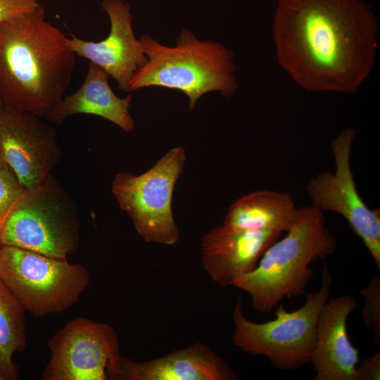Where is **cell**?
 <instances>
[{
    "mask_svg": "<svg viewBox=\"0 0 380 380\" xmlns=\"http://www.w3.org/2000/svg\"><path fill=\"white\" fill-rule=\"evenodd\" d=\"M377 33L360 0H278L273 19L279 65L314 92L356 91L373 68Z\"/></svg>",
    "mask_w": 380,
    "mask_h": 380,
    "instance_id": "6da1fadb",
    "label": "cell"
},
{
    "mask_svg": "<svg viewBox=\"0 0 380 380\" xmlns=\"http://www.w3.org/2000/svg\"><path fill=\"white\" fill-rule=\"evenodd\" d=\"M75 56L42 6L0 24L2 108L45 117L65 96Z\"/></svg>",
    "mask_w": 380,
    "mask_h": 380,
    "instance_id": "7a4b0ae2",
    "label": "cell"
},
{
    "mask_svg": "<svg viewBox=\"0 0 380 380\" xmlns=\"http://www.w3.org/2000/svg\"><path fill=\"white\" fill-rule=\"evenodd\" d=\"M287 232L264 252L253 271L233 284L251 296L255 311L269 312L285 297L305 294L312 277L310 265L333 254L337 246L324 212L312 205L298 208Z\"/></svg>",
    "mask_w": 380,
    "mask_h": 380,
    "instance_id": "3957f363",
    "label": "cell"
},
{
    "mask_svg": "<svg viewBox=\"0 0 380 380\" xmlns=\"http://www.w3.org/2000/svg\"><path fill=\"white\" fill-rule=\"evenodd\" d=\"M139 41L147 61L135 73L132 91L151 86L179 90L188 96L191 111L203 94L219 91L229 97L238 88L233 53L220 42L200 41L186 30L174 47L148 35Z\"/></svg>",
    "mask_w": 380,
    "mask_h": 380,
    "instance_id": "277c9868",
    "label": "cell"
},
{
    "mask_svg": "<svg viewBox=\"0 0 380 380\" xmlns=\"http://www.w3.org/2000/svg\"><path fill=\"white\" fill-rule=\"evenodd\" d=\"M0 242L60 260L77 251V206L52 174L24 189L0 229Z\"/></svg>",
    "mask_w": 380,
    "mask_h": 380,
    "instance_id": "5b68a950",
    "label": "cell"
},
{
    "mask_svg": "<svg viewBox=\"0 0 380 380\" xmlns=\"http://www.w3.org/2000/svg\"><path fill=\"white\" fill-rule=\"evenodd\" d=\"M331 283V274L324 265L320 288L306 294L301 308L289 312L281 303L275 312L276 318L265 323L248 319L238 296L232 312L234 344L250 355L266 357L280 369L297 370L310 362L319 315L329 298Z\"/></svg>",
    "mask_w": 380,
    "mask_h": 380,
    "instance_id": "8992f818",
    "label": "cell"
},
{
    "mask_svg": "<svg viewBox=\"0 0 380 380\" xmlns=\"http://www.w3.org/2000/svg\"><path fill=\"white\" fill-rule=\"evenodd\" d=\"M0 279L37 317L65 311L89 284L88 270L81 264L8 246L0 252Z\"/></svg>",
    "mask_w": 380,
    "mask_h": 380,
    "instance_id": "52a82bcc",
    "label": "cell"
},
{
    "mask_svg": "<svg viewBox=\"0 0 380 380\" xmlns=\"http://www.w3.org/2000/svg\"><path fill=\"white\" fill-rule=\"evenodd\" d=\"M185 161V150L177 146L139 175L122 171L115 176L112 193L146 242L173 245L179 240L172 200Z\"/></svg>",
    "mask_w": 380,
    "mask_h": 380,
    "instance_id": "ba28073f",
    "label": "cell"
},
{
    "mask_svg": "<svg viewBox=\"0 0 380 380\" xmlns=\"http://www.w3.org/2000/svg\"><path fill=\"white\" fill-rule=\"evenodd\" d=\"M43 380H113L120 356L118 334L108 324L77 317L48 343Z\"/></svg>",
    "mask_w": 380,
    "mask_h": 380,
    "instance_id": "9c48e42d",
    "label": "cell"
},
{
    "mask_svg": "<svg viewBox=\"0 0 380 380\" xmlns=\"http://www.w3.org/2000/svg\"><path fill=\"white\" fill-rule=\"evenodd\" d=\"M356 131L343 129L331 143L335 171L312 178L307 191L312 205L322 211L340 214L361 239L380 270V211L371 210L358 194L350 166V153Z\"/></svg>",
    "mask_w": 380,
    "mask_h": 380,
    "instance_id": "30bf717a",
    "label": "cell"
},
{
    "mask_svg": "<svg viewBox=\"0 0 380 380\" xmlns=\"http://www.w3.org/2000/svg\"><path fill=\"white\" fill-rule=\"evenodd\" d=\"M0 153L25 189L42 183L59 163L55 129L34 114L0 108Z\"/></svg>",
    "mask_w": 380,
    "mask_h": 380,
    "instance_id": "8fae6325",
    "label": "cell"
},
{
    "mask_svg": "<svg viewBox=\"0 0 380 380\" xmlns=\"http://www.w3.org/2000/svg\"><path fill=\"white\" fill-rule=\"evenodd\" d=\"M103 10L109 17L110 30L102 41H86L71 34L68 45L75 56L84 58L106 71L119 89L130 92L131 82L147 61L144 48L132 30L129 6L124 0H103Z\"/></svg>",
    "mask_w": 380,
    "mask_h": 380,
    "instance_id": "7c38bea8",
    "label": "cell"
},
{
    "mask_svg": "<svg viewBox=\"0 0 380 380\" xmlns=\"http://www.w3.org/2000/svg\"><path fill=\"white\" fill-rule=\"evenodd\" d=\"M281 232L274 230L229 231L222 225L210 229L201 241V260L210 277L222 287L253 271L264 252Z\"/></svg>",
    "mask_w": 380,
    "mask_h": 380,
    "instance_id": "4fadbf2b",
    "label": "cell"
},
{
    "mask_svg": "<svg viewBox=\"0 0 380 380\" xmlns=\"http://www.w3.org/2000/svg\"><path fill=\"white\" fill-rule=\"evenodd\" d=\"M358 306L351 296L328 298L317 320L316 341L310 362L315 380H356L359 350L350 341L346 322Z\"/></svg>",
    "mask_w": 380,
    "mask_h": 380,
    "instance_id": "5bb4252c",
    "label": "cell"
},
{
    "mask_svg": "<svg viewBox=\"0 0 380 380\" xmlns=\"http://www.w3.org/2000/svg\"><path fill=\"white\" fill-rule=\"evenodd\" d=\"M229 363L202 343L147 361L120 356L113 380H235Z\"/></svg>",
    "mask_w": 380,
    "mask_h": 380,
    "instance_id": "9a60e30c",
    "label": "cell"
},
{
    "mask_svg": "<svg viewBox=\"0 0 380 380\" xmlns=\"http://www.w3.org/2000/svg\"><path fill=\"white\" fill-rule=\"evenodd\" d=\"M109 75L89 62L87 73L80 87L72 94L65 95L44 117L56 125L76 114H90L106 119L124 132L133 130L134 122L129 108L132 95L119 98L108 84Z\"/></svg>",
    "mask_w": 380,
    "mask_h": 380,
    "instance_id": "2e32d148",
    "label": "cell"
},
{
    "mask_svg": "<svg viewBox=\"0 0 380 380\" xmlns=\"http://www.w3.org/2000/svg\"><path fill=\"white\" fill-rule=\"evenodd\" d=\"M298 213L291 195L257 191L241 196L229 208L222 226L229 231L288 232Z\"/></svg>",
    "mask_w": 380,
    "mask_h": 380,
    "instance_id": "e0dca14e",
    "label": "cell"
},
{
    "mask_svg": "<svg viewBox=\"0 0 380 380\" xmlns=\"http://www.w3.org/2000/svg\"><path fill=\"white\" fill-rule=\"evenodd\" d=\"M25 310L0 279V368L6 380L19 379V369L13 360L27 343Z\"/></svg>",
    "mask_w": 380,
    "mask_h": 380,
    "instance_id": "ac0fdd59",
    "label": "cell"
},
{
    "mask_svg": "<svg viewBox=\"0 0 380 380\" xmlns=\"http://www.w3.org/2000/svg\"><path fill=\"white\" fill-rule=\"evenodd\" d=\"M360 293L365 298L362 318L366 328L374 333L375 343L380 346V276L372 279Z\"/></svg>",
    "mask_w": 380,
    "mask_h": 380,
    "instance_id": "d6986e66",
    "label": "cell"
},
{
    "mask_svg": "<svg viewBox=\"0 0 380 380\" xmlns=\"http://www.w3.org/2000/svg\"><path fill=\"white\" fill-rule=\"evenodd\" d=\"M24 189L11 167L0 168V229Z\"/></svg>",
    "mask_w": 380,
    "mask_h": 380,
    "instance_id": "ffe728a7",
    "label": "cell"
},
{
    "mask_svg": "<svg viewBox=\"0 0 380 380\" xmlns=\"http://www.w3.org/2000/svg\"><path fill=\"white\" fill-rule=\"evenodd\" d=\"M40 6L39 0H0V24L33 12Z\"/></svg>",
    "mask_w": 380,
    "mask_h": 380,
    "instance_id": "44dd1931",
    "label": "cell"
},
{
    "mask_svg": "<svg viewBox=\"0 0 380 380\" xmlns=\"http://www.w3.org/2000/svg\"><path fill=\"white\" fill-rule=\"evenodd\" d=\"M356 367V380H379L380 379V352L359 361Z\"/></svg>",
    "mask_w": 380,
    "mask_h": 380,
    "instance_id": "7402d4cb",
    "label": "cell"
},
{
    "mask_svg": "<svg viewBox=\"0 0 380 380\" xmlns=\"http://www.w3.org/2000/svg\"><path fill=\"white\" fill-rule=\"evenodd\" d=\"M6 165H7L6 163L4 160V159H3L2 156H1V154L0 153V168L4 167H5Z\"/></svg>",
    "mask_w": 380,
    "mask_h": 380,
    "instance_id": "603a6c76",
    "label": "cell"
},
{
    "mask_svg": "<svg viewBox=\"0 0 380 380\" xmlns=\"http://www.w3.org/2000/svg\"><path fill=\"white\" fill-rule=\"evenodd\" d=\"M0 380H6L1 368H0Z\"/></svg>",
    "mask_w": 380,
    "mask_h": 380,
    "instance_id": "cb8c5ba5",
    "label": "cell"
},
{
    "mask_svg": "<svg viewBox=\"0 0 380 380\" xmlns=\"http://www.w3.org/2000/svg\"><path fill=\"white\" fill-rule=\"evenodd\" d=\"M1 248H2V244H1V243L0 242V252H1Z\"/></svg>",
    "mask_w": 380,
    "mask_h": 380,
    "instance_id": "d4e9b609",
    "label": "cell"
},
{
    "mask_svg": "<svg viewBox=\"0 0 380 380\" xmlns=\"http://www.w3.org/2000/svg\"><path fill=\"white\" fill-rule=\"evenodd\" d=\"M2 108V103H1V101L0 100V108Z\"/></svg>",
    "mask_w": 380,
    "mask_h": 380,
    "instance_id": "484cf974",
    "label": "cell"
}]
</instances>
